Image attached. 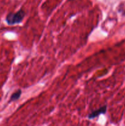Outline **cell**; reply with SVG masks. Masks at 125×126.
Segmentation results:
<instances>
[{
  "label": "cell",
  "mask_w": 125,
  "mask_h": 126,
  "mask_svg": "<svg viewBox=\"0 0 125 126\" xmlns=\"http://www.w3.org/2000/svg\"><path fill=\"white\" fill-rule=\"evenodd\" d=\"M25 16V11L19 10L15 13H9L6 17V21L8 25H14L22 22Z\"/></svg>",
  "instance_id": "obj_1"
},
{
  "label": "cell",
  "mask_w": 125,
  "mask_h": 126,
  "mask_svg": "<svg viewBox=\"0 0 125 126\" xmlns=\"http://www.w3.org/2000/svg\"><path fill=\"white\" fill-rule=\"evenodd\" d=\"M106 110L107 106L105 105L104 106V107H101V108H99L98 110H94L93 111V112H91V113L88 115V118H89V119H93V118L99 116L100 114H105V112H106Z\"/></svg>",
  "instance_id": "obj_2"
},
{
  "label": "cell",
  "mask_w": 125,
  "mask_h": 126,
  "mask_svg": "<svg viewBox=\"0 0 125 126\" xmlns=\"http://www.w3.org/2000/svg\"><path fill=\"white\" fill-rule=\"evenodd\" d=\"M21 94H22V91H21V90H18V91H17L15 92H14V93H13L11 95V98H10V100L9 102H14V101L17 100H18L20 98Z\"/></svg>",
  "instance_id": "obj_3"
}]
</instances>
